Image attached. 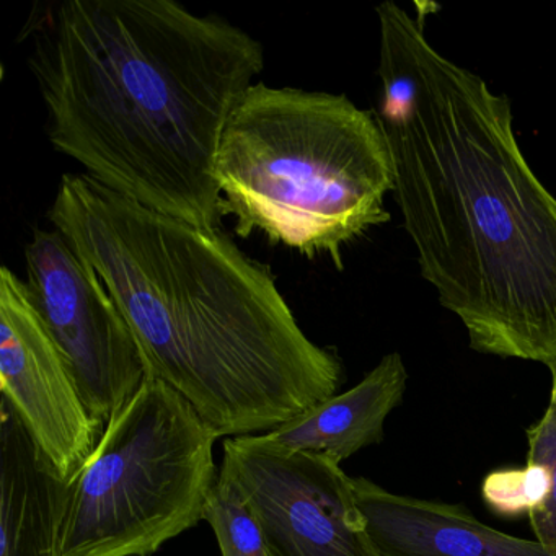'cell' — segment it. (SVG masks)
I'll return each instance as SVG.
<instances>
[{
  "mask_svg": "<svg viewBox=\"0 0 556 556\" xmlns=\"http://www.w3.org/2000/svg\"><path fill=\"white\" fill-rule=\"evenodd\" d=\"M216 180L237 236L260 232L338 269L348 243L390 219L382 128L343 93L253 84L224 129Z\"/></svg>",
  "mask_w": 556,
  "mask_h": 556,
  "instance_id": "4",
  "label": "cell"
},
{
  "mask_svg": "<svg viewBox=\"0 0 556 556\" xmlns=\"http://www.w3.org/2000/svg\"><path fill=\"white\" fill-rule=\"evenodd\" d=\"M217 435L170 386L146 379L71 481L61 556H151L204 520Z\"/></svg>",
  "mask_w": 556,
  "mask_h": 556,
  "instance_id": "5",
  "label": "cell"
},
{
  "mask_svg": "<svg viewBox=\"0 0 556 556\" xmlns=\"http://www.w3.org/2000/svg\"><path fill=\"white\" fill-rule=\"evenodd\" d=\"M406 380L402 356L387 354L356 387L262 434L263 439L285 451L327 454L341 464L383 441L387 418L402 403Z\"/></svg>",
  "mask_w": 556,
  "mask_h": 556,
  "instance_id": "11",
  "label": "cell"
},
{
  "mask_svg": "<svg viewBox=\"0 0 556 556\" xmlns=\"http://www.w3.org/2000/svg\"><path fill=\"white\" fill-rule=\"evenodd\" d=\"M223 556H269L258 522L229 475L219 471L204 509Z\"/></svg>",
  "mask_w": 556,
  "mask_h": 556,
  "instance_id": "12",
  "label": "cell"
},
{
  "mask_svg": "<svg viewBox=\"0 0 556 556\" xmlns=\"http://www.w3.org/2000/svg\"><path fill=\"white\" fill-rule=\"evenodd\" d=\"M549 372H552V396H549V402L555 403L556 405V361L548 367Z\"/></svg>",
  "mask_w": 556,
  "mask_h": 556,
  "instance_id": "15",
  "label": "cell"
},
{
  "mask_svg": "<svg viewBox=\"0 0 556 556\" xmlns=\"http://www.w3.org/2000/svg\"><path fill=\"white\" fill-rule=\"evenodd\" d=\"M71 481L0 399V556H61Z\"/></svg>",
  "mask_w": 556,
  "mask_h": 556,
  "instance_id": "10",
  "label": "cell"
},
{
  "mask_svg": "<svg viewBox=\"0 0 556 556\" xmlns=\"http://www.w3.org/2000/svg\"><path fill=\"white\" fill-rule=\"evenodd\" d=\"M379 17V119L422 278L471 350L556 361V198L514 135L507 97L439 53L429 0Z\"/></svg>",
  "mask_w": 556,
  "mask_h": 556,
  "instance_id": "1",
  "label": "cell"
},
{
  "mask_svg": "<svg viewBox=\"0 0 556 556\" xmlns=\"http://www.w3.org/2000/svg\"><path fill=\"white\" fill-rule=\"evenodd\" d=\"M527 462L543 465L549 473V494L545 503L529 514L533 535L545 548L556 549V405L549 402L545 415L527 429Z\"/></svg>",
  "mask_w": 556,
  "mask_h": 556,
  "instance_id": "14",
  "label": "cell"
},
{
  "mask_svg": "<svg viewBox=\"0 0 556 556\" xmlns=\"http://www.w3.org/2000/svg\"><path fill=\"white\" fill-rule=\"evenodd\" d=\"M220 471L239 488L269 556H380L354 480L330 455L243 435L224 439Z\"/></svg>",
  "mask_w": 556,
  "mask_h": 556,
  "instance_id": "7",
  "label": "cell"
},
{
  "mask_svg": "<svg viewBox=\"0 0 556 556\" xmlns=\"http://www.w3.org/2000/svg\"><path fill=\"white\" fill-rule=\"evenodd\" d=\"M353 480L380 556H556L536 540L484 526L460 504L403 496L363 477Z\"/></svg>",
  "mask_w": 556,
  "mask_h": 556,
  "instance_id": "9",
  "label": "cell"
},
{
  "mask_svg": "<svg viewBox=\"0 0 556 556\" xmlns=\"http://www.w3.org/2000/svg\"><path fill=\"white\" fill-rule=\"evenodd\" d=\"M25 268L45 328L87 408L106 428L148 379L128 320L96 269L56 229L35 230L25 247Z\"/></svg>",
  "mask_w": 556,
  "mask_h": 556,
  "instance_id": "6",
  "label": "cell"
},
{
  "mask_svg": "<svg viewBox=\"0 0 556 556\" xmlns=\"http://www.w3.org/2000/svg\"><path fill=\"white\" fill-rule=\"evenodd\" d=\"M48 219L128 320L148 379L220 438L271 432L337 395L343 366L302 331L268 266L223 230L141 206L86 174L61 177Z\"/></svg>",
  "mask_w": 556,
  "mask_h": 556,
  "instance_id": "2",
  "label": "cell"
},
{
  "mask_svg": "<svg viewBox=\"0 0 556 556\" xmlns=\"http://www.w3.org/2000/svg\"><path fill=\"white\" fill-rule=\"evenodd\" d=\"M0 387L54 470L73 481L96 452L105 425L84 403L27 282L8 266L0 271Z\"/></svg>",
  "mask_w": 556,
  "mask_h": 556,
  "instance_id": "8",
  "label": "cell"
},
{
  "mask_svg": "<svg viewBox=\"0 0 556 556\" xmlns=\"http://www.w3.org/2000/svg\"><path fill=\"white\" fill-rule=\"evenodd\" d=\"M481 494L488 507L500 516H529L548 497L549 473L533 462L522 468H501L486 475Z\"/></svg>",
  "mask_w": 556,
  "mask_h": 556,
  "instance_id": "13",
  "label": "cell"
},
{
  "mask_svg": "<svg viewBox=\"0 0 556 556\" xmlns=\"http://www.w3.org/2000/svg\"><path fill=\"white\" fill-rule=\"evenodd\" d=\"M28 67L51 144L87 177L220 230L217 152L265 70L258 40L174 0H70L41 22Z\"/></svg>",
  "mask_w": 556,
  "mask_h": 556,
  "instance_id": "3",
  "label": "cell"
}]
</instances>
